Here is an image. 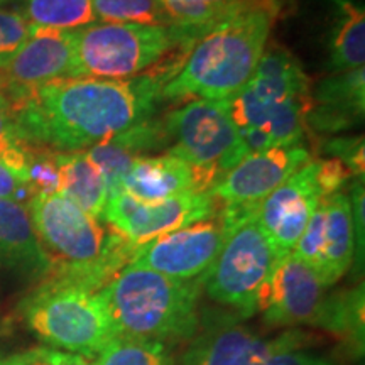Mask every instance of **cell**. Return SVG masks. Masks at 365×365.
I'll use <instances>...</instances> for the list:
<instances>
[{
  "label": "cell",
  "mask_w": 365,
  "mask_h": 365,
  "mask_svg": "<svg viewBox=\"0 0 365 365\" xmlns=\"http://www.w3.org/2000/svg\"><path fill=\"white\" fill-rule=\"evenodd\" d=\"M22 139L58 153L86 150L153 118L163 83L150 71L129 80L59 78L31 90L7 88Z\"/></svg>",
  "instance_id": "obj_1"
},
{
  "label": "cell",
  "mask_w": 365,
  "mask_h": 365,
  "mask_svg": "<svg viewBox=\"0 0 365 365\" xmlns=\"http://www.w3.org/2000/svg\"><path fill=\"white\" fill-rule=\"evenodd\" d=\"M276 11L259 9L213 26L195 41L185 65L163 86V100L223 102L247 85L271 34Z\"/></svg>",
  "instance_id": "obj_2"
},
{
  "label": "cell",
  "mask_w": 365,
  "mask_h": 365,
  "mask_svg": "<svg viewBox=\"0 0 365 365\" xmlns=\"http://www.w3.org/2000/svg\"><path fill=\"white\" fill-rule=\"evenodd\" d=\"M203 281H178L129 262L103 287L118 336L186 344L200 327L198 303Z\"/></svg>",
  "instance_id": "obj_3"
},
{
  "label": "cell",
  "mask_w": 365,
  "mask_h": 365,
  "mask_svg": "<svg viewBox=\"0 0 365 365\" xmlns=\"http://www.w3.org/2000/svg\"><path fill=\"white\" fill-rule=\"evenodd\" d=\"M102 289L78 274L51 269L21 301L19 314L51 349L95 359L118 336Z\"/></svg>",
  "instance_id": "obj_4"
},
{
  "label": "cell",
  "mask_w": 365,
  "mask_h": 365,
  "mask_svg": "<svg viewBox=\"0 0 365 365\" xmlns=\"http://www.w3.org/2000/svg\"><path fill=\"white\" fill-rule=\"evenodd\" d=\"M259 203L225 205L227 235L215 262L203 274L210 299L234 309L242 319L255 317L279 254L257 218Z\"/></svg>",
  "instance_id": "obj_5"
},
{
  "label": "cell",
  "mask_w": 365,
  "mask_h": 365,
  "mask_svg": "<svg viewBox=\"0 0 365 365\" xmlns=\"http://www.w3.org/2000/svg\"><path fill=\"white\" fill-rule=\"evenodd\" d=\"M73 78L129 80L150 70L185 39L175 27L95 24L71 31Z\"/></svg>",
  "instance_id": "obj_6"
},
{
  "label": "cell",
  "mask_w": 365,
  "mask_h": 365,
  "mask_svg": "<svg viewBox=\"0 0 365 365\" xmlns=\"http://www.w3.org/2000/svg\"><path fill=\"white\" fill-rule=\"evenodd\" d=\"M163 122L176 143L170 153L198 171L205 191L249 156L225 107L215 100L191 98Z\"/></svg>",
  "instance_id": "obj_7"
},
{
  "label": "cell",
  "mask_w": 365,
  "mask_h": 365,
  "mask_svg": "<svg viewBox=\"0 0 365 365\" xmlns=\"http://www.w3.org/2000/svg\"><path fill=\"white\" fill-rule=\"evenodd\" d=\"M27 212L53 269L97 266L120 239L115 232L107 234L100 220L61 193L36 195Z\"/></svg>",
  "instance_id": "obj_8"
},
{
  "label": "cell",
  "mask_w": 365,
  "mask_h": 365,
  "mask_svg": "<svg viewBox=\"0 0 365 365\" xmlns=\"http://www.w3.org/2000/svg\"><path fill=\"white\" fill-rule=\"evenodd\" d=\"M312 335L299 328L266 339L234 313L200 317V327L186 341L178 365H261L269 355L287 346H308Z\"/></svg>",
  "instance_id": "obj_9"
},
{
  "label": "cell",
  "mask_w": 365,
  "mask_h": 365,
  "mask_svg": "<svg viewBox=\"0 0 365 365\" xmlns=\"http://www.w3.org/2000/svg\"><path fill=\"white\" fill-rule=\"evenodd\" d=\"M225 207L208 191H188L161 202H140L125 191L108 195L102 220L134 245L217 215Z\"/></svg>",
  "instance_id": "obj_10"
},
{
  "label": "cell",
  "mask_w": 365,
  "mask_h": 365,
  "mask_svg": "<svg viewBox=\"0 0 365 365\" xmlns=\"http://www.w3.org/2000/svg\"><path fill=\"white\" fill-rule=\"evenodd\" d=\"M223 208L217 215L137 245L130 262L171 279H200L215 262L225 240L227 220Z\"/></svg>",
  "instance_id": "obj_11"
},
{
  "label": "cell",
  "mask_w": 365,
  "mask_h": 365,
  "mask_svg": "<svg viewBox=\"0 0 365 365\" xmlns=\"http://www.w3.org/2000/svg\"><path fill=\"white\" fill-rule=\"evenodd\" d=\"M293 254L307 262L327 287L345 276L355 259L349 195L340 191L322 198Z\"/></svg>",
  "instance_id": "obj_12"
},
{
  "label": "cell",
  "mask_w": 365,
  "mask_h": 365,
  "mask_svg": "<svg viewBox=\"0 0 365 365\" xmlns=\"http://www.w3.org/2000/svg\"><path fill=\"white\" fill-rule=\"evenodd\" d=\"M328 287L317 272L293 252L277 257L259 304L267 328L293 330L312 325Z\"/></svg>",
  "instance_id": "obj_13"
},
{
  "label": "cell",
  "mask_w": 365,
  "mask_h": 365,
  "mask_svg": "<svg viewBox=\"0 0 365 365\" xmlns=\"http://www.w3.org/2000/svg\"><path fill=\"white\" fill-rule=\"evenodd\" d=\"M322 198L317 164L309 161L259 203V223L277 254L293 252Z\"/></svg>",
  "instance_id": "obj_14"
},
{
  "label": "cell",
  "mask_w": 365,
  "mask_h": 365,
  "mask_svg": "<svg viewBox=\"0 0 365 365\" xmlns=\"http://www.w3.org/2000/svg\"><path fill=\"white\" fill-rule=\"evenodd\" d=\"M312 161L303 145H281L245 156L208 193L223 205L261 203L281 182Z\"/></svg>",
  "instance_id": "obj_15"
},
{
  "label": "cell",
  "mask_w": 365,
  "mask_h": 365,
  "mask_svg": "<svg viewBox=\"0 0 365 365\" xmlns=\"http://www.w3.org/2000/svg\"><path fill=\"white\" fill-rule=\"evenodd\" d=\"M59 78H73L71 31L34 27L21 51L0 70V83L16 90H31Z\"/></svg>",
  "instance_id": "obj_16"
},
{
  "label": "cell",
  "mask_w": 365,
  "mask_h": 365,
  "mask_svg": "<svg viewBox=\"0 0 365 365\" xmlns=\"http://www.w3.org/2000/svg\"><path fill=\"white\" fill-rule=\"evenodd\" d=\"M237 130L250 129L266 134L274 148L301 145L304 137V115L309 103L279 102L269 103L255 98L250 91L242 88L235 95L220 102Z\"/></svg>",
  "instance_id": "obj_17"
},
{
  "label": "cell",
  "mask_w": 365,
  "mask_h": 365,
  "mask_svg": "<svg viewBox=\"0 0 365 365\" xmlns=\"http://www.w3.org/2000/svg\"><path fill=\"white\" fill-rule=\"evenodd\" d=\"M364 66L341 71L312 88V103L304 122L317 132H340L364 118Z\"/></svg>",
  "instance_id": "obj_18"
},
{
  "label": "cell",
  "mask_w": 365,
  "mask_h": 365,
  "mask_svg": "<svg viewBox=\"0 0 365 365\" xmlns=\"http://www.w3.org/2000/svg\"><path fill=\"white\" fill-rule=\"evenodd\" d=\"M0 267L34 284L53 269L36 237L27 207L11 200H0Z\"/></svg>",
  "instance_id": "obj_19"
},
{
  "label": "cell",
  "mask_w": 365,
  "mask_h": 365,
  "mask_svg": "<svg viewBox=\"0 0 365 365\" xmlns=\"http://www.w3.org/2000/svg\"><path fill=\"white\" fill-rule=\"evenodd\" d=\"M120 191L140 202H161L188 191H205L198 171L185 159L168 153L139 158L120 181Z\"/></svg>",
  "instance_id": "obj_20"
},
{
  "label": "cell",
  "mask_w": 365,
  "mask_h": 365,
  "mask_svg": "<svg viewBox=\"0 0 365 365\" xmlns=\"http://www.w3.org/2000/svg\"><path fill=\"white\" fill-rule=\"evenodd\" d=\"M245 90L255 98L269 103L304 102L312 103V81L293 54L282 46H266L254 75Z\"/></svg>",
  "instance_id": "obj_21"
},
{
  "label": "cell",
  "mask_w": 365,
  "mask_h": 365,
  "mask_svg": "<svg viewBox=\"0 0 365 365\" xmlns=\"http://www.w3.org/2000/svg\"><path fill=\"white\" fill-rule=\"evenodd\" d=\"M331 9L330 68L350 71L365 61V12L352 0H325Z\"/></svg>",
  "instance_id": "obj_22"
},
{
  "label": "cell",
  "mask_w": 365,
  "mask_h": 365,
  "mask_svg": "<svg viewBox=\"0 0 365 365\" xmlns=\"http://www.w3.org/2000/svg\"><path fill=\"white\" fill-rule=\"evenodd\" d=\"M364 301V284L325 294L312 327L331 333L350 346L355 355H362L365 341Z\"/></svg>",
  "instance_id": "obj_23"
},
{
  "label": "cell",
  "mask_w": 365,
  "mask_h": 365,
  "mask_svg": "<svg viewBox=\"0 0 365 365\" xmlns=\"http://www.w3.org/2000/svg\"><path fill=\"white\" fill-rule=\"evenodd\" d=\"M58 159L61 168L59 193L78 205L88 215L102 220L108 198V186L86 150L58 153Z\"/></svg>",
  "instance_id": "obj_24"
},
{
  "label": "cell",
  "mask_w": 365,
  "mask_h": 365,
  "mask_svg": "<svg viewBox=\"0 0 365 365\" xmlns=\"http://www.w3.org/2000/svg\"><path fill=\"white\" fill-rule=\"evenodd\" d=\"M12 6L33 27L75 31L98 22L91 0H12Z\"/></svg>",
  "instance_id": "obj_25"
},
{
  "label": "cell",
  "mask_w": 365,
  "mask_h": 365,
  "mask_svg": "<svg viewBox=\"0 0 365 365\" xmlns=\"http://www.w3.org/2000/svg\"><path fill=\"white\" fill-rule=\"evenodd\" d=\"M98 22L173 27L159 0H91Z\"/></svg>",
  "instance_id": "obj_26"
},
{
  "label": "cell",
  "mask_w": 365,
  "mask_h": 365,
  "mask_svg": "<svg viewBox=\"0 0 365 365\" xmlns=\"http://www.w3.org/2000/svg\"><path fill=\"white\" fill-rule=\"evenodd\" d=\"M93 365H176L166 345L117 336L91 359Z\"/></svg>",
  "instance_id": "obj_27"
},
{
  "label": "cell",
  "mask_w": 365,
  "mask_h": 365,
  "mask_svg": "<svg viewBox=\"0 0 365 365\" xmlns=\"http://www.w3.org/2000/svg\"><path fill=\"white\" fill-rule=\"evenodd\" d=\"M22 180L36 195L59 193L61 190V168H59L58 150L31 145L27 153Z\"/></svg>",
  "instance_id": "obj_28"
},
{
  "label": "cell",
  "mask_w": 365,
  "mask_h": 365,
  "mask_svg": "<svg viewBox=\"0 0 365 365\" xmlns=\"http://www.w3.org/2000/svg\"><path fill=\"white\" fill-rule=\"evenodd\" d=\"M31 145L22 139L11 102L0 88V163L22 175ZM22 178V176H21Z\"/></svg>",
  "instance_id": "obj_29"
},
{
  "label": "cell",
  "mask_w": 365,
  "mask_h": 365,
  "mask_svg": "<svg viewBox=\"0 0 365 365\" xmlns=\"http://www.w3.org/2000/svg\"><path fill=\"white\" fill-rule=\"evenodd\" d=\"M33 29L16 9L0 4V70L7 68L21 51Z\"/></svg>",
  "instance_id": "obj_30"
},
{
  "label": "cell",
  "mask_w": 365,
  "mask_h": 365,
  "mask_svg": "<svg viewBox=\"0 0 365 365\" xmlns=\"http://www.w3.org/2000/svg\"><path fill=\"white\" fill-rule=\"evenodd\" d=\"M0 365H93L91 359L51 346H34L0 357Z\"/></svg>",
  "instance_id": "obj_31"
},
{
  "label": "cell",
  "mask_w": 365,
  "mask_h": 365,
  "mask_svg": "<svg viewBox=\"0 0 365 365\" xmlns=\"http://www.w3.org/2000/svg\"><path fill=\"white\" fill-rule=\"evenodd\" d=\"M364 137H341V139L327 140L323 150L330 158L339 159L352 171L354 176H360L364 180L365 156H364Z\"/></svg>",
  "instance_id": "obj_32"
},
{
  "label": "cell",
  "mask_w": 365,
  "mask_h": 365,
  "mask_svg": "<svg viewBox=\"0 0 365 365\" xmlns=\"http://www.w3.org/2000/svg\"><path fill=\"white\" fill-rule=\"evenodd\" d=\"M314 164H317V180L319 190L323 193V198L344 191L345 185L354 176L352 171L335 158L318 159V161H314Z\"/></svg>",
  "instance_id": "obj_33"
},
{
  "label": "cell",
  "mask_w": 365,
  "mask_h": 365,
  "mask_svg": "<svg viewBox=\"0 0 365 365\" xmlns=\"http://www.w3.org/2000/svg\"><path fill=\"white\" fill-rule=\"evenodd\" d=\"M350 210H352V223H354V237H355V259L354 261L364 264V247H365V193H364V180H357L350 188L349 195Z\"/></svg>",
  "instance_id": "obj_34"
},
{
  "label": "cell",
  "mask_w": 365,
  "mask_h": 365,
  "mask_svg": "<svg viewBox=\"0 0 365 365\" xmlns=\"http://www.w3.org/2000/svg\"><path fill=\"white\" fill-rule=\"evenodd\" d=\"M261 365H340L325 355L307 350V346H287L264 360Z\"/></svg>",
  "instance_id": "obj_35"
},
{
  "label": "cell",
  "mask_w": 365,
  "mask_h": 365,
  "mask_svg": "<svg viewBox=\"0 0 365 365\" xmlns=\"http://www.w3.org/2000/svg\"><path fill=\"white\" fill-rule=\"evenodd\" d=\"M33 198L34 193L27 182L16 171L0 163V200H11L27 207Z\"/></svg>",
  "instance_id": "obj_36"
},
{
  "label": "cell",
  "mask_w": 365,
  "mask_h": 365,
  "mask_svg": "<svg viewBox=\"0 0 365 365\" xmlns=\"http://www.w3.org/2000/svg\"><path fill=\"white\" fill-rule=\"evenodd\" d=\"M7 2V0H0V4H6Z\"/></svg>",
  "instance_id": "obj_37"
}]
</instances>
